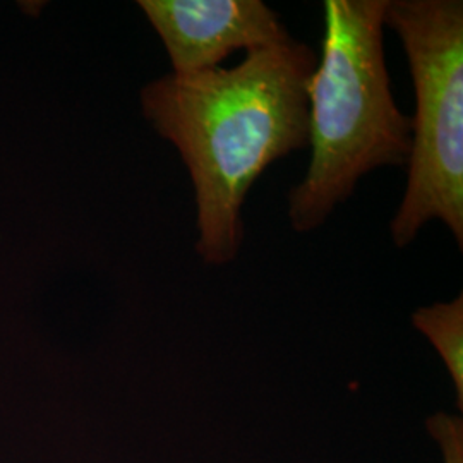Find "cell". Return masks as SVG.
I'll return each instance as SVG.
<instances>
[{
    "instance_id": "obj_1",
    "label": "cell",
    "mask_w": 463,
    "mask_h": 463,
    "mask_svg": "<svg viewBox=\"0 0 463 463\" xmlns=\"http://www.w3.org/2000/svg\"><path fill=\"white\" fill-rule=\"evenodd\" d=\"M316 64L315 50L290 38L249 50L235 67L172 72L141 91L145 117L189 170L196 252L206 265L239 256L250 187L273 162L307 148V84Z\"/></svg>"
},
{
    "instance_id": "obj_2",
    "label": "cell",
    "mask_w": 463,
    "mask_h": 463,
    "mask_svg": "<svg viewBox=\"0 0 463 463\" xmlns=\"http://www.w3.org/2000/svg\"><path fill=\"white\" fill-rule=\"evenodd\" d=\"M388 0H326L321 61L307 84L311 162L288 193L296 232L321 227L374 168L407 165L411 117L398 109L384 61Z\"/></svg>"
},
{
    "instance_id": "obj_3",
    "label": "cell",
    "mask_w": 463,
    "mask_h": 463,
    "mask_svg": "<svg viewBox=\"0 0 463 463\" xmlns=\"http://www.w3.org/2000/svg\"><path fill=\"white\" fill-rule=\"evenodd\" d=\"M384 26L398 34L414 84L409 179L390 233L414 242L430 220L463 246V2L388 0Z\"/></svg>"
},
{
    "instance_id": "obj_4",
    "label": "cell",
    "mask_w": 463,
    "mask_h": 463,
    "mask_svg": "<svg viewBox=\"0 0 463 463\" xmlns=\"http://www.w3.org/2000/svg\"><path fill=\"white\" fill-rule=\"evenodd\" d=\"M139 7L160 34L174 74L215 69L237 50L292 38L261 0H141Z\"/></svg>"
},
{
    "instance_id": "obj_5",
    "label": "cell",
    "mask_w": 463,
    "mask_h": 463,
    "mask_svg": "<svg viewBox=\"0 0 463 463\" xmlns=\"http://www.w3.org/2000/svg\"><path fill=\"white\" fill-rule=\"evenodd\" d=\"M415 328L420 331L439 354L448 374L453 381L458 398V409H463V298L449 302H436L420 307L412 315Z\"/></svg>"
},
{
    "instance_id": "obj_6",
    "label": "cell",
    "mask_w": 463,
    "mask_h": 463,
    "mask_svg": "<svg viewBox=\"0 0 463 463\" xmlns=\"http://www.w3.org/2000/svg\"><path fill=\"white\" fill-rule=\"evenodd\" d=\"M428 430L441 449L445 463H463V422L460 415H434L428 420Z\"/></svg>"
}]
</instances>
